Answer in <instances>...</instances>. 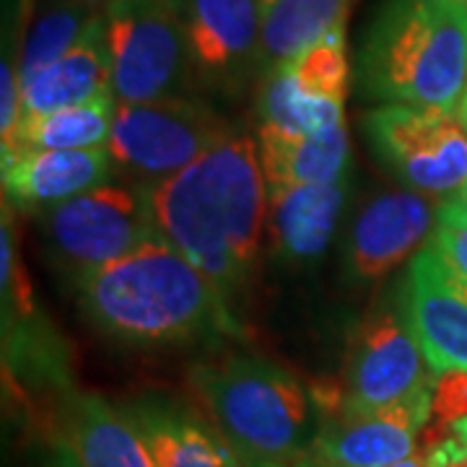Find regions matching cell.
I'll list each match as a JSON object with an SVG mask.
<instances>
[{"instance_id":"26","label":"cell","mask_w":467,"mask_h":467,"mask_svg":"<svg viewBox=\"0 0 467 467\" xmlns=\"http://www.w3.org/2000/svg\"><path fill=\"white\" fill-rule=\"evenodd\" d=\"M434 413L441 420L467 416V371H450L436 379Z\"/></svg>"},{"instance_id":"4","label":"cell","mask_w":467,"mask_h":467,"mask_svg":"<svg viewBox=\"0 0 467 467\" xmlns=\"http://www.w3.org/2000/svg\"><path fill=\"white\" fill-rule=\"evenodd\" d=\"M190 382L239 467H296L317 444L322 413L312 392L260 356L198 364Z\"/></svg>"},{"instance_id":"19","label":"cell","mask_w":467,"mask_h":467,"mask_svg":"<svg viewBox=\"0 0 467 467\" xmlns=\"http://www.w3.org/2000/svg\"><path fill=\"white\" fill-rule=\"evenodd\" d=\"M353 0H275L263 16L260 63L265 70L291 63L335 29L346 26Z\"/></svg>"},{"instance_id":"3","label":"cell","mask_w":467,"mask_h":467,"mask_svg":"<svg viewBox=\"0 0 467 467\" xmlns=\"http://www.w3.org/2000/svg\"><path fill=\"white\" fill-rule=\"evenodd\" d=\"M371 99L462 115L467 101V5L382 0L358 50Z\"/></svg>"},{"instance_id":"21","label":"cell","mask_w":467,"mask_h":467,"mask_svg":"<svg viewBox=\"0 0 467 467\" xmlns=\"http://www.w3.org/2000/svg\"><path fill=\"white\" fill-rule=\"evenodd\" d=\"M257 112L260 128L285 135H309L343 122V104L306 91L288 66L265 70Z\"/></svg>"},{"instance_id":"9","label":"cell","mask_w":467,"mask_h":467,"mask_svg":"<svg viewBox=\"0 0 467 467\" xmlns=\"http://www.w3.org/2000/svg\"><path fill=\"white\" fill-rule=\"evenodd\" d=\"M436 379L398 306H377L353 327L346 356V408L379 410L434 389Z\"/></svg>"},{"instance_id":"28","label":"cell","mask_w":467,"mask_h":467,"mask_svg":"<svg viewBox=\"0 0 467 467\" xmlns=\"http://www.w3.org/2000/svg\"><path fill=\"white\" fill-rule=\"evenodd\" d=\"M52 467H78V465L73 462V457H70L63 447H57V451H55V465Z\"/></svg>"},{"instance_id":"2","label":"cell","mask_w":467,"mask_h":467,"mask_svg":"<svg viewBox=\"0 0 467 467\" xmlns=\"http://www.w3.org/2000/svg\"><path fill=\"white\" fill-rule=\"evenodd\" d=\"M84 315L135 346L221 343L239 335L232 304L164 236L73 278Z\"/></svg>"},{"instance_id":"30","label":"cell","mask_w":467,"mask_h":467,"mask_svg":"<svg viewBox=\"0 0 467 467\" xmlns=\"http://www.w3.org/2000/svg\"><path fill=\"white\" fill-rule=\"evenodd\" d=\"M389 467H423V462L420 460H402V462H395V465Z\"/></svg>"},{"instance_id":"14","label":"cell","mask_w":467,"mask_h":467,"mask_svg":"<svg viewBox=\"0 0 467 467\" xmlns=\"http://www.w3.org/2000/svg\"><path fill=\"white\" fill-rule=\"evenodd\" d=\"M57 447L78 467H156L133 418L99 395L66 389Z\"/></svg>"},{"instance_id":"24","label":"cell","mask_w":467,"mask_h":467,"mask_svg":"<svg viewBox=\"0 0 467 467\" xmlns=\"http://www.w3.org/2000/svg\"><path fill=\"white\" fill-rule=\"evenodd\" d=\"M429 244L454 270L467 275V211L451 195H447L436 208L434 232Z\"/></svg>"},{"instance_id":"25","label":"cell","mask_w":467,"mask_h":467,"mask_svg":"<svg viewBox=\"0 0 467 467\" xmlns=\"http://www.w3.org/2000/svg\"><path fill=\"white\" fill-rule=\"evenodd\" d=\"M24 115V99H21V76H18V57H8V52L3 55V66H0V140L5 150L18 133Z\"/></svg>"},{"instance_id":"29","label":"cell","mask_w":467,"mask_h":467,"mask_svg":"<svg viewBox=\"0 0 467 467\" xmlns=\"http://www.w3.org/2000/svg\"><path fill=\"white\" fill-rule=\"evenodd\" d=\"M451 198H454V201L460 202V205H462V208H465V211H467V184H465V187H462V190L451 192Z\"/></svg>"},{"instance_id":"31","label":"cell","mask_w":467,"mask_h":467,"mask_svg":"<svg viewBox=\"0 0 467 467\" xmlns=\"http://www.w3.org/2000/svg\"><path fill=\"white\" fill-rule=\"evenodd\" d=\"M76 3H86V5H91V8H94V5H99V3H107V5H109L112 0H76Z\"/></svg>"},{"instance_id":"12","label":"cell","mask_w":467,"mask_h":467,"mask_svg":"<svg viewBox=\"0 0 467 467\" xmlns=\"http://www.w3.org/2000/svg\"><path fill=\"white\" fill-rule=\"evenodd\" d=\"M263 0H182L190 63L213 76H242L260 63Z\"/></svg>"},{"instance_id":"7","label":"cell","mask_w":467,"mask_h":467,"mask_svg":"<svg viewBox=\"0 0 467 467\" xmlns=\"http://www.w3.org/2000/svg\"><path fill=\"white\" fill-rule=\"evenodd\" d=\"M232 135V128L208 104L169 97L117 104L107 149L117 167L156 184L195 164Z\"/></svg>"},{"instance_id":"13","label":"cell","mask_w":467,"mask_h":467,"mask_svg":"<svg viewBox=\"0 0 467 467\" xmlns=\"http://www.w3.org/2000/svg\"><path fill=\"white\" fill-rule=\"evenodd\" d=\"M109 149L21 150L0 159L5 201L18 208L47 211L109 180Z\"/></svg>"},{"instance_id":"22","label":"cell","mask_w":467,"mask_h":467,"mask_svg":"<svg viewBox=\"0 0 467 467\" xmlns=\"http://www.w3.org/2000/svg\"><path fill=\"white\" fill-rule=\"evenodd\" d=\"M91 5L76 3V0H57L45 14L34 18V24L26 32V39L18 50V76L21 86L29 84L36 73L57 63L63 55L73 50L91 24L99 18Z\"/></svg>"},{"instance_id":"8","label":"cell","mask_w":467,"mask_h":467,"mask_svg":"<svg viewBox=\"0 0 467 467\" xmlns=\"http://www.w3.org/2000/svg\"><path fill=\"white\" fill-rule=\"evenodd\" d=\"M371 149L418 192H457L467 184V128L439 109L384 104L367 117Z\"/></svg>"},{"instance_id":"23","label":"cell","mask_w":467,"mask_h":467,"mask_svg":"<svg viewBox=\"0 0 467 467\" xmlns=\"http://www.w3.org/2000/svg\"><path fill=\"white\" fill-rule=\"evenodd\" d=\"M284 66L291 67V73L306 91L346 104L350 81L346 26L327 34L317 45H312L309 50H304L299 57H294Z\"/></svg>"},{"instance_id":"27","label":"cell","mask_w":467,"mask_h":467,"mask_svg":"<svg viewBox=\"0 0 467 467\" xmlns=\"http://www.w3.org/2000/svg\"><path fill=\"white\" fill-rule=\"evenodd\" d=\"M296 467H346V465L335 462V460H330L325 451H319L317 447H312V450L304 454V460H301Z\"/></svg>"},{"instance_id":"17","label":"cell","mask_w":467,"mask_h":467,"mask_svg":"<svg viewBox=\"0 0 467 467\" xmlns=\"http://www.w3.org/2000/svg\"><path fill=\"white\" fill-rule=\"evenodd\" d=\"M125 413L133 418L156 467H239L223 439L177 402L149 395Z\"/></svg>"},{"instance_id":"16","label":"cell","mask_w":467,"mask_h":467,"mask_svg":"<svg viewBox=\"0 0 467 467\" xmlns=\"http://www.w3.org/2000/svg\"><path fill=\"white\" fill-rule=\"evenodd\" d=\"M107 97L115 94H112V70H109V55L104 42V14H101L73 50L50 67H45L42 73H36L29 84L21 86V99H24L21 117H45Z\"/></svg>"},{"instance_id":"11","label":"cell","mask_w":467,"mask_h":467,"mask_svg":"<svg viewBox=\"0 0 467 467\" xmlns=\"http://www.w3.org/2000/svg\"><path fill=\"white\" fill-rule=\"evenodd\" d=\"M436 211L416 190L382 192L350 226L346 239V273L353 281H377L418 254L431 239Z\"/></svg>"},{"instance_id":"32","label":"cell","mask_w":467,"mask_h":467,"mask_svg":"<svg viewBox=\"0 0 467 467\" xmlns=\"http://www.w3.org/2000/svg\"><path fill=\"white\" fill-rule=\"evenodd\" d=\"M273 3H275V0H263V11H267V8H270Z\"/></svg>"},{"instance_id":"5","label":"cell","mask_w":467,"mask_h":467,"mask_svg":"<svg viewBox=\"0 0 467 467\" xmlns=\"http://www.w3.org/2000/svg\"><path fill=\"white\" fill-rule=\"evenodd\" d=\"M104 42L117 104L174 97L190 66L182 0H112Z\"/></svg>"},{"instance_id":"1","label":"cell","mask_w":467,"mask_h":467,"mask_svg":"<svg viewBox=\"0 0 467 467\" xmlns=\"http://www.w3.org/2000/svg\"><path fill=\"white\" fill-rule=\"evenodd\" d=\"M146 195L161 236L232 301L250 281L267 223V182L252 138L234 133L180 174L146 184Z\"/></svg>"},{"instance_id":"18","label":"cell","mask_w":467,"mask_h":467,"mask_svg":"<svg viewBox=\"0 0 467 467\" xmlns=\"http://www.w3.org/2000/svg\"><path fill=\"white\" fill-rule=\"evenodd\" d=\"M260 167L267 190L327 184L348 177L350 143L343 122L309 135H285L260 128Z\"/></svg>"},{"instance_id":"15","label":"cell","mask_w":467,"mask_h":467,"mask_svg":"<svg viewBox=\"0 0 467 467\" xmlns=\"http://www.w3.org/2000/svg\"><path fill=\"white\" fill-rule=\"evenodd\" d=\"M348 177L327 184L267 190V229L273 252L291 263L315 260L327 250L348 198Z\"/></svg>"},{"instance_id":"20","label":"cell","mask_w":467,"mask_h":467,"mask_svg":"<svg viewBox=\"0 0 467 467\" xmlns=\"http://www.w3.org/2000/svg\"><path fill=\"white\" fill-rule=\"evenodd\" d=\"M115 112V97H107L45 117H21L16 138L3 150V159L21 150L99 149L112 135Z\"/></svg>"},{"instance_id":"33","label":"cell","mask_w":467,"mask_h":467,"mask_svg":"<svg viewBox=\"0 0 467 467\" xmlns=\"http://www.w3.org/2000/svg\"><path fill=\"white\" fill-rule=\"evenodd\" d=\"M454 3H462V5H467V0H454Z\"/></svg>"},{"instance_id":"10","label":"cell","mask_w":467,"mask_h":467,"mask_svg":"<svg viewBox=\"0 0 467 467\" xmlns=\"http://www.w3.org/2000/svg\"><path fill=\"white\" fill-rule=\"evenodd\" d=\"M398 312L436 377L467 371V275L429 244L402 278Z\"/></svg>"},{"instance_id":"6","label":"cell","mask_w":467,"mask_h":467,"mask_svg":"<svg viewBox=\"0 0 467 467\" xmlns=\"http://www.w3.org/2000/svg\"><path fill=\"white\" fill-rule=\"evenodd\" d=\"M42 232L55 263L76 275L133 254L161 232L146 187L101 184L45 211Z\"/></svg>"}]
</instances>
